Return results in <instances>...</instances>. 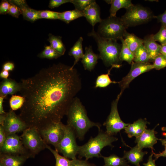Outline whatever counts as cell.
I'll return each mask as SVG.
<instances>
[{"mask_svg":"<svg viewBox=\"0 0 166 166\" xmlns=\"http://www.w3.org/2000/svg\"><path fill=\"white\" fill-rule=\"evenodd\" d=\"M20 83L19 92L25 101L18 115L28 128L38 130L61 122L81 88L77 70L60 63Z\"/></svg>","mask_w":166,"mask_h":166,"instance_id":"obj_1","label":"cell"},{"mask_svg":"<svg viewBox=\"0 0 166 166\" xmlns=\"http://www.w3.org/2000/svg\"><path fill=\"white\" fill-rule=\"evenodd\" d=\"M67 125L74 131L76 136L82 140L89 129L97 127L100 130L101 124L90 121L80 100L76 97L71 105L67 114Z\"/></svg>","mask_w":166,"mask_h":166,"instance_id":"obj_2","label":"cell"},{"mask_svg":"<svg viewBox=\"0 0 166 166\" xmlns=\"http://www.w3.org/2000/svg\"><path fill=\"white\" fill-rule=\"evenodd\" d=\"M88 35L92 37L96 42L100 52V58L102 59L105 65L120 67L121 61L119 56L122 44L117 43V40L101 37L94 31L93 28Z\"/></svg>","mask_w":166,"mask_h":166,"instance_id":"obj_3","label":"cell"},{"mask_svg":"<svg viewBox=\"0 0 166 166\" xmlns=\"http://www.w3.org/2000/svg\"><path fill=\"white\" fill-rule=\"evenodd\" d=\"M94 137H91L87 143L79 146L78 154L80 158L85 157L88 160L94 157H101V152L106 146L113 147L112 143L118 140L117 138L110 136L106 132L100 130Z\"/></svg>","mask_w":166,"mask_h":166,"instance_id":"obj_4","label":"cell"},{"mask_svg":"<svg viewBox=\"0 0 166 166\" xmlns=\"http://www.w3.org/2000/svg\"><path fill=\"white\" fill-rule=\"evenodd\" d=\"M126 29L121 18L109 16L102 20L97 32L104 38L117 40L124 38Z\"/></svg>","mask_w":166,"mask_h":166,"instance_id":"obj_5","label":"cell"},{"mask_svg":"<svg viewBox=\"0 0 166 166\" xmlns=\"http://www.w3.org/2000/svg\"><path fill=\"white\" fill-rule=\"evenodd\" d=\"M154 17L149 9L139 5H133L126 9L121 19L127 28L147 22Z\"/></svg>","mask_w":166,"mask_h":166,"instance_id":"obj_6","label":"cell"},{"mask_svg":"<svg viewBox=\"0 0 166 166\" xmlns=\"http://www.w3.org/2000/svg\"><path fill=\"white\" fill-rule=\"evenodd\" d=\"M25 148L29 152L31 158L35 156L46 148V144L39 133L34 127H29L22 132L20 136Z\"/></svg>","mask_w":166,"mask_h":166,"instance_id":"obj_7","label":"cell"},{"mask_svg":"<svg viewBox=\"0 0 166 166\" xmlns=\"http://www.w3.org/2000/svg\"><path fill=\"white\" fill-rule=\"evenodd\" d=\"M64 130L63 137L55 150L64 157L73 160L76 158L79 147L76 143V135L73 130L67 124L65 125Z\"/></svg>","mask_w":166,"mask_h":166,"instance_id":"obj_8","label":"cell"},{"mask_svg":"<svg viewBox=\"0 0 166 166\" xmlns=\"http://www.w3.org/2000/svg\"><path fill=\"white\" fill-rule=\"evenodd\" d=\"M65 124L62 122L50 123L38 130L40 134L46 144H51L55 149L63 137Z\"/></svg>","mask_w":166,"mask_h":166,"instance_id":"obj_9","label":"cell"},{"mask_svg":"<svg viewBox=\"0 0 166 166\" xmlns=\"http://www.w3.org/2000/svg\"><path fill=\"white\" fill-rule=\"evenodd\" d=\"M122 94L120 93L112 102L110 114L103 124L106 127V132L110 136L116 134L129 124L121 120L118 110V103Z\"/></svg>","mask_w":166,"mask_h":166,"instance_id":"obj_10","label":"cell"},{"mask_svg":"<svg viewBox=\"0 0 166 166\" xmlns=\"http://www.w3.org/2000/svg\"><path fill=\"white\" fill-rule=\"evenodd\" d=\"M0 153L24 156L31 158L29 152L23 144L20 136L16 134L7 136L4 143L0 147Z\"/></svg>","mask_w":166,"mask_h":166,"instance_id":"obj_11","label":"cell"},{"mask_svg":"<svg viewBox=\"0 0 166 166\" xmlns=\"http://www.w3.org/2000/svg\"><path fill=\"white\" fill-rule=\"evenodd\" d=\"M154 69L153 64L148 62H132L130 70L128 74L118 83L121 88V93L128 87L130 82L135 78L145 72Z\"/></svg>","mask_w":166,"mask_h":166,"instance_id":"obj_12","label":"cell"},{"mask_svg":"<svg viewBox=\"0 0 166 166\" xmlns=\"http://www.w3.org/2000/svg\"><path fill=\"white\" fill-rule=\"evenodd\" d=\"M2 126L7 136L23 132L28 128L24 121L11 109L6 113L3 124Z\"/></svg>","mask_w":166,"mask_h":166,"instance_id":"obj_13","label":"cell"},{"mask_svg":"<svg viewBox=\"0 0 166 166\" xmlns=\"http://www.w3.org/2000/svg\"><path fill=\"white\" fill-rule=\"evenodd\" d=\"M155 128L151 130L146 129L140 136L136 138L135 142L140 149L149 148L153 150L154 145L160 140L156 136L157 132L155 131Z\"/></svg>","mask_w":166,"mask_h":166,"instance_id":"obj_14","label":"cell"},{"mask_svg":"<svg viewBox=\"0 0 166 166\" xmlns=\"http://www.w3.org/2000/svg\"><path fill=\"white\" fill-rule=\"evenodd\" d=\"M9 2L14 4L20 8L23 17L25 20L33 22L40 19L39 10L30 8L25 1L13 0H10Z\"/></svg>","mask_w":166,"mask_h":166,"instance_id":"obj_15","label":"cell"},{"mask_svg":"<svg viewBox=\"0 0 166 166\" xmlns=\"http://www.w3.org/2000/svg\"><path fill=\"white\" fill-rule=\"evenodd\" d=\"M84 17L93 27L97 23H100L102 19L100 16V10L96 2L92 3L83 11Z\"/></svg>","mask_w":166,"mask_h":166,"instance_id":"obj_16","label":"cell"},{"mask_svg":"<svg viewBox=\"0 0 166 166\" xmlns=\"http://www.w3.org/2000/svg\"><path fill=\"white\" fill-rule=\"evenodd\" d=\"M148 123L145 119H139L129 124L124 128L125 132L129 138L140 136L146 129L147 124Z\"/></svg>","mask_w":166,"mask_h":166,"instance_id":"obj_17","label":"cell"},{"mask_svg":"<svg viewBox=\"0 0 166 166\" xmlns=\"http://www.w3.org/2000/svg\"><path fill=\"white\" fill-rule=\"evenodd\" d=\"M21 88L20 83L15 80L8 78L1 82L0 85V96L6 97L8 95H13L19 92Z\"/></svg>","mask_w":166,"mask_h":166,"instance_id":"obj_18","label":"cell"},{"mask_svg":"<svg viewBox=\"0 0 166 166\" xmlns=\"http://www.w3.org/2000/svg\"><path fill=\"white\" fill-rule=\"evenodd\" d=\"M148 153L143 152L136 145L128 151H124L123 157L128 162L136 166H140V163L143 160L144 156Z\"/></svg>","mask_w":166,"mask_h":166,"instance_id":"obj_19","label":"cell"},{"mask_svg":"<svg viewBox=\"0 0 166 166\" xmlns=\"http://www.w3.org/2000/svg\"><path fill=\"white\" fill-rule=\"evenodd\" d=\"M85 52L82 58L81 62L85 70L91 71L94 68L100 58L99 55L95 53L91 46L86 47Z\"/></svg>","mask_w":166,"mask_h":166,"instance_id":"obj_20","label":"cell"},{"mask_svg":"<svg viewBox=\"0 0 166 166\" xmlns=\"http://www.w3.org/2000/svg\"><path fill=\"white\" fill-rule=\"evenodd\" d=\"M28 158L24 156L0 153V163L5 166H22Z\"/></svg>","mask_w":166,"mask_h":166,"instance_id":"obj_21","label":"cell"},{"mask_svg":"<svg viewBox=\"0 0 166 166\" xmlns=\"http://www.w3.org/2000/svg\"><path fill=\"white\" fill-rule=\"evenodd\" d=\"M152 35L148 36L144 39L143 45L146 49L150 59H153L161 54V45L156 42L152 38Z\"/></svg>","mask_w":166,"mask_h":166,"instance_id":"obj_22","label":"cell"},{"mask_svg":"<svg viewBox=\"0 0 166 166\" xmlns=\"http://www.w3.org/2000/svg\"><path fill=\"white\" fill-rule=\"evenodd\" d=\"M108 4H110V16L111 17H116L117 12L120 9L124 8L126 9L133 4L130 0H105Z\"/></svg>","mask_w":166,"mask_h":166,"instance_id":"obj_23","label":"cell"},{"mask_svg":"<svg viewBox=\"0 0 166 166\" xmlns=\"http://www.w3.org/2000/svg\"><path fill=\"white\" fill-rule=\"evenodd\" d=\"M124 41L130 51L134 55L137 48L144 43V39L137 37L133 34L126 32L124 36Z\"/></svg>","mask_w":166,"mask_h":166,"instance_id":"obj_24","label":"cell"},{"mask_svg":"<svg viewBox=\"0 0 166 166\" xmlns=\"http://www.w3.org/2000/svg\"><path fill=\"white\" fill-rule=\"evenodd\" d=\"M83 41V38L82 37H80L69 52V55L73 56L75 59L74 64L71 66L72 68H74L76 64L83 56L84 53L82 44Z\"/></svg>","mask_w":166,"mask_h":166,"instance_id":"obj_25","label":"cell"},{"mask_svg":"<svg viewBox=\"0 0 166 166\" xmlns=\"http://www.w3.org/2000/svg\"><path fill=\"white\" fill-rule=\"evenodd\" d=\"M82 17H84L83 12L75 9L73 10L59 12V19L67 24H69L72 21Z\"/></svg>","mask_w":166,"mask_h":166,"instance_id":"obj_26","label":"cell"},{"mask_svg":"<svg viewBox=\"0 0 166 166\" xmlns=\"http://www.w3.org/2000/svg\"><path fill=\"white\" fill-rule=\"evenodd\" d=\"M105 164L103 166H130L128 164L126 159L115 154H112L108 157L101 156Z\"/></svg>","mask_w":166,"mask_h":166,"instance_id":"obj_27","label":"cell"},{"mask_svg":"<svg viewBox=\"0 0 166 166\" xmlns=\"http://www.w3.org/2000/svg\"><path fill=\"white\" fill-rule=\"evenodd\" d=\"M48 40L50 43V45L55 50L61 55L65 54L66 49L61 36H56L49 34Z\"/></svg>","mask_w":166,"mask_h":166,"instance_id":"obj_28","label":"cell"},{"mask_svg":"<svg viewBox=\"0 0 166 166\" xmlns=\"http://www.w3.org/2000/svg\"><path fill=\"white\" fill-rule=\"evenodd\" d=\"M113 68H118L119 67L117 66L113 65L111 66V69L109 70L108 73L107 74H102L98 76L96 81L95 88L98 87L105 88L111 83H118V82L112 81L109 77L110 71Z\"/></svg>","mask_w":166,"mask_h":166,"instance_id":"obj_29","label":"cell"},{"mask_svg":"<svg viewBox=\"0 0 166 166\" xmlns=\"http://www.w3.org/2000/svg\"><path fill=\"white\" fill-rule=\"evenodd\" d=\"M120 40L122 42V47L120 54V59L121 62L125 61L131 64L133 60L134 55L126 44L124 38H121Z\"/></svg>","mask_w":166,"mask_h":166,"instance_id":"obj_30","label":"cell"},{"mask_svg":"<svg viewBox=\"0 0 166 166\" xmlns=\"http://www.w3.org/2000/svg\"><path fill=\"white\" fill-rule=\"evenodd\" d=\"M150 59L149 54L143 44H141L137 49L133 61L135 62L147 63Z\"/></svg>","mask_w":166,"mask_h":166,"instance_id":"obj_31","label":"cell"},{"mask_svg":"<svg viewBox=\"0 0 166 166\" xmlns=\"http://www.w3.org/2000/svg\"><path fill=\"white\" fill-rule=\"evenodd\" d=\"M46 148L49 149L53 155L56 160V166H70L71 160H70L64 156L60 155L59 152L46 144Z\"/></svg>","mask_w":166,"mask_h":166,"instance_id":"obj_32","label":"cell"},{"mask_svg":"<svg viewBox=\"0 0 166 166\" xmlns=\"http://www.w3.org/2000/svg\"><path fill=\"white\" fill-rule=\"evenodd\" d=\"M62 56L50 45L46 46L44 49L38 55L40 58L49 59H56Z\"/></svg>","mask_w":166,"mask_h":166,"instance_id":"obj_33","label":"cell"},{"mask_svg":"<svg viewBox=\"0 0 166 166\" xmlns=\"http://www.w3.org/2000/svg\"><path fill=\"white\" fill-rule=\"evenodd\" d=\"M25 101V98L23 97L12 95L9 100V104L11 109L14 111L20 109L23 106Z\"/></svg>","mask_w":166,"mask_h":166,"instance_id":"obj_34","label":"cell"},{"mask_svg":"<svg viewBox=\"0 0 166 166\" xmlns=\"http://www.w3.org/2000/svg\"><path fill=\"white\" fill-rule=\"evenodd\" d=\"M94 0H72L71 2L75 9L83 12L89 5L95 2Z\"/></svg>","mask_w":166,"mask_h":166,"instance_id":"obj_35","label":"cell"},{"mask_svg":"<svg viewBox=\"0 0 166 166\" xmlns=\"http://www.w3.org/2000/svg\"><path fill=\"white\" fill-rule=\"evenodd\" d=\"M152 36L155 41L160 42L161 45L166 44V27L161 26L159 31Z\"/></svg>","mask_w":166,"mask_h":166,"instance_id":"obj_36","label":"cell"},{"mask_svg":"<svg viewBox=\"0 0 166 166\" xmlns=\"http://www.w3.org/2000/svg\"><path fill=\"white\" fill-rule=\"evenodd\" d=\"M154 69L160 70L166 67V57L160 54L154 59Z\"/></svg>","mask_w":166,"mask_h":166,"instance_id":"obj_37","label":"cell"},{"mask_svg":"<svg viewBox=\"0 0 166 166\" xmlns=\"http://www.w3.org/2000/svg\"><path fill=\"white\" fill-rule=\"evenodd\" d=\"M59 12L49 10H39V16L40 19H59Z\"/></svg>","mask_w":166,"mask_h":166,"instance_id":"obj_38","label":"cell"},{"mask_svg":"<svg viewBox=\"0 0 166 166\" xmlns=\"http://www.w3.org/2000/svg\"><path fill=\"white\" fill-rule=\"evenodd\" d=\"M9 2L10 4V6L8 14L14 17L18 18L19 16L22 14L20 8L14 4Z\"/></svg>","mask_w":166,"mask_h":166,"instance_id":"obj_39","label":"cell"},{"mask_svg":"<svg viewBox=\"0 0 166 166\" xmlns=\"http://www.w3.org/2000/svg\"><path fill=\"white\" fill-rule=\"evenodd\" d=\"M70 166H96L95 164L90 163L88 160H79L76 158L71 160Z\"/></svg>","mask_w":166,"mask_h":166,"instance_id":"obj_40","label":"cell"},{"mask_svg":"<svg viewBox=\"0 0 166 166\" xmlns=\"http://www.w3.org/2000/svg\"><path fill=\"white\" fill-rule=\"evenodd\" d=\"M72 0H50L48 7L53 9L61 5L68 2H71Z\"/></svg>","mask_w":166,"mask_h":166,"instance_id":"obj_41","label":"cell"},{"mask_svg":"<svg viewBox=\"0 0 166 166\" xmlns=\"http://www.w3.org/2000/svg\"><path fill=\"white\" fill-rule=\"evenodd\" d=\"M10 4L9 1L3 0L0 5V14H6L8 13Z\"/></svg>","mask_w":166,"mask_h":166,"instance_id":"obj_42","label":"cell"},{"mask_svg":"<svg viewBox=\"0 0 166 166\" xmlns=\"http://www.w3.org/2000/svg\"><path fill=\"white\" fill-rule=\"evenodd\" d=\"M165 139H160V140L163 145L164 147V150L162 152L159 153H156L154 152L153 150H152V152L153 153L154 157L155 160H157L159 158L161 157H166V136Z\"/></svg>","mask_w":166,"mask_h":166,"instance_id":"obj_43","label":"cell"},{"mask_svg":"<svg viewBox=\"0 0 166 166\" xmlns=\"http://www.w3.org/2000/svg\"><path fill=\"white\" fill-rule=\"evenodd\" d=\"M158 22L161 23V26L166 27V10L162 14L158 16H155Z\"/></svg>","mask_w":166,"mask_h":166,"instance_id":"obj_44","label":"cell"},{"mask_svg":"<svg viewBox=\"0 0 166 166\" xmlns=\"http://www.w3.org/2000/svg\"><path fill=\"white\" fill-rule=\"evenodd\" d=\"M6 136L7 135L3 127L0 125V147H1L4 143Z\"/></svg>","mask_w":166,"mask_h":166,"instance_id":"obj_45","label":"cell"},{"mask_svg":"<svg viewBox=\"0 0 166 166\" xmlns=\"http://www.w3.org/2000/svg\"><path fill=\"white\" fill-rule=\"evenodd\" d=\"M14 68V65L12 62H8L4 63L2 66V70L8 71H12Z\"/></svg>","mask_w":166,"mask_h":166,"instance_id":"obj_46","label":"cell"},{"mask_svg":"<svg viewBox=\"0 0 166 166\" xmlns=\"http://www.w3.org/2000/svg\"><path fill=\"white\" fill-rule=\"evenodd\" d=\"M153 153L150 155L148 157L147 163L143 164L144 166H156L155 163V160L152 159Z\"/></svg>","mask_w":166,"mask_h":166,"instance_id":"obj_47","label":"cell"},{"mask_svg":"<svg viewBox=\"0 0 166 166\" xmlns=\"http://www.w3.org/2000/svg\"><path fill=\"white\" fill-rule=\"evenodd\" d=\"M6 97V96H0V115L5 114L6 113L4 111L3 107L4 99Z\"/></svg>","mask_w":166,"mask_h":166,"instance_id":"obj_48","label":"cell"},{"mask_svg":"<svg viewBox=\"0 0 166 166\" xmlns=\"http://www.w3.org/2000/svg\"><path fill=\"white\" fill-rule=\"evenodd\" d=\"M9 76V72L8 71L2 70L0 72V77L3 79H8Z\"/></svg>","mask_w":166,"mask_h":166,"instance_id":"obj_49","label":"cell"},{"mask_svg":"<svg viewBox=\"0 0 166 166\" xmlns=\"http://www.w3.org/2000/svg\"><path fill=\"white\" fill-rule=\"evenodd\" d=\"M160 53L166 57V44L161 45Z\"/></svg>","mask_w":166,"mask_h":166,"instance_id":"obj_50","label":"cell"},{"mask_svg":"<svg viewBox=\"0 0 166 166\" xmlns=\"http://www.w3.org/2000/svg\"><path fill=\"white\" fill-rule=\"evenodd\" d=\"M162 130L165 132L164 133V135L166 136V127H162L161 128Z\"/></svg>","mask_w":166,"mask_h":166,"instance_id":"obj_51","label":"cell"},{"mask_svg":"<svg viewBox=\"0 0 166 166\" xmlns=\"http://www.w3.org/2000/svg\"><path fill=\"white\" fill-rule=\"evenodd\" d=\"M0 166H5L3 165V164H2V163H0Z\"/></svg>","mask_w":166,"mask_h":166,"instance_id":"obj_52","label":"cell"}]
</instances>
